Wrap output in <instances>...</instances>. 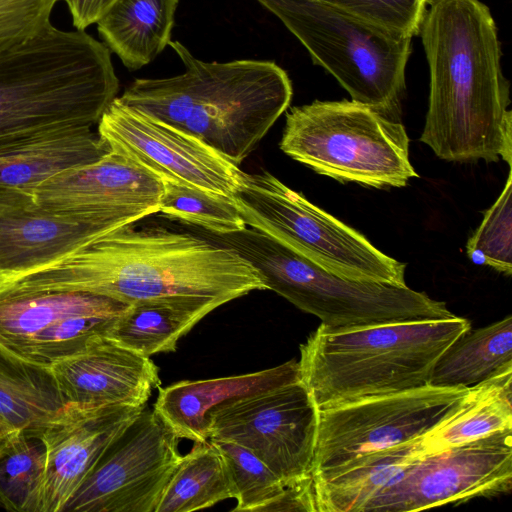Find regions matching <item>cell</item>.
Masks as SVG:
<instances>
[{
	"label": "cell",
	"mask_w": 512,
	"mask_h": 512,
	"mask_svg": "<svg viewBox=\"0 0 512 512\" xmlns=\"http://www.w3.org/2000/svg\"><path fill=\"white\" fill-rule=\"evenodd\" d=\"M512 429V368L469 388L460 407L421 438L423 454Z\"/></svg>",
	"instance_id": "26"
},
{
	"label": "cell",
	"mask_w": 512,
	"mask_h": 512,
	"mask_svg": "<svg viewBox=\"0 0 512 512\" xmlns=\"http://www.w3.org/2000/svg\"><path fill=\"white\" fill-rule=\"evenodd\" d=\"M11 430H9L5 425H3L1 422H0V440L5 436L7 435L8 433H10Z\"/></svg>",
	"instance_id": "36"
},
{
	"label": "cell",
	"mask_w": 512,
	"mask_h": 512,
	"mask_svg": "<svg viewBox=\"0 0 512 512\" xmlns=\"http://www.w3.org/2000/svg\"><path fill=\"white\" fill-rule=\"evenodd\" d=\"M159 212L205 231L225 234L247 227L233 198L162 180Z\"/></svg>",
	"instance_id": "30"
},
{
	"label": "cell",
	"mask_w": 512,
	"mask_h": 512,
	"mask_svg": "<svg viewBox=\"0 0 512 512\" xmlns=\"http://www.w3.org/2000/svg\"><path fill=\"white\" fill-rule=\"evenodd\" d=\"M127 304L85 292L0 296V345L49 366L108 334Z\"/></svg>",
	"instance_id": "16"
},
{
	"label": "cell",
	"mask_w": 512,
	"mask_h": 512,
	"mask_svg": "<svg viewBox=\"0 0 512 512\" xmlns=\"http://www.w3.org/2000/svg\"><path fill=\"white\" fill-rule=\"evenodd\" d=\"M201 230L202 236L246 259L259 272L266 289L318 317L325 327L342 329L455 316L445 302L407 285L335 274L257 229L247 226L225 234Z\"/></svg>",
	"instance_id": "6"
},
{
	"label": "cell",
	"mask_w": 512,
	"mask_h": 512,
	"mask_svg": "<svg viewBox=\"0 0 512 512\" xmlns=\"http://www.w3.org/2000/svg\"><path fill=\"white\" fill-rule=\"evenodd\" d=\"M233 199L248 227L350 279L406 285V264L267 171L243 173Z\"/></svg>",
	"instance_id": "9"
},
{
	"label": "cell",
	"mask_w": 512,
	"mask_h": 512,
	"mask_svg": "<svg viewBox=\"0 0 512 512\" xmlns=\"http://www.w3.org/2000/svg\"><path fill=\"white\" fill-rule=\"evenodd\" d=\"M390 31L419 35L430 0H319Z\"/></svg>",
	"instance_id": "33"
},
{
	"label": "cell",
	"mask_w": 512,
	"mask_h": 512,
	"mask_svg": "<svg viewBox=\"0 0 512 512\" xmlns=\"http://www.w3.org/2000/svg\"><path fill=\"white\" fill-rule=\"evenodd\" d=\"M67 4L76 30L96 24L117 0H62Z\"/></svg>",
	"instance_id": "35"
},
{
	"label": "cell",
	"mask_w": 512,
	"mask_h": 512,
	"mask_svg": "<svg viewBox=\"0 0 512 512\" xmlns=\"http://www.w3.org/2000/svg\"><path fill=\"white\" fill-rule=\"evenodd\" d=\"M279 147L316 173L343 183L404 187L418 177L398 116L353 100H315L291 108Z\"/></svg>",
	"instance_id": "7"
},
{
	"label": "cell",
	"mask_w": 512,
	"mask_h": 512,
	"mask_svg": "<svg viewBox=\"0 0 512 512\" xmlns=\"http://www.w3.org/2000/svg\"><path fill=\"white\" fill-rule=\"evenodd\" d=\"M46 469L40 435L14 430L0 440V505L15 512H39Z\"/></svg>",
	"instance_id": "29"
},
{
	"label": "cell",
	"mask_w": 512,
	"mask_h": 512,
	"mask_svg": "<svg viewBox=\"0 0 512 512\" xmlns=\"http://www.w3.org/2000/svg\"><path fill=\"white\" fill-rule=\"evenodd\" d=\"M468 390L429 384L319 410L312 478L323 479L362 455L422 438L460 407Z\"/></svg>",
	"instance_id": "10"
},
{
	"label": "cell",
	"mask_w": 512,
	"mask_h": 512,
	"mask_svg": "<svg viewBox=\"0 0 512 512\" xmlns=\"http://www.w3.org/2000/svg\"><path fill=\"white\" fill-rule=\"evenodd\" d=\"M318 417L319 410L299 379L213 412L209 440L246 448L289 485L312 477Z\"/></svg>",
	"instance_id": "12"
},
{
	"label": "cell",
	"mask_w": 512,
	"mask_h": 512,
	"mask_svg": "<svg viewBox=\"0 0 512 512\" xmlns=\"http://www.w3.org/2000/svg\"><path fill=\"white\" fill-rule=\"evenodd\" d=\"M179 0H117L96 23L103 43L129 70L152 62L171 41Z\"/></svg>",
	"instance_id": "23"
},
{
	"label": "cell",
	"mask_w": 512,
	"mask_h": 512,
	"mask_svg": "<svg viewBox=\"0 0 512 512\" xmlns=\"http://www.w3.org/2000/svg\"><path fill=\"white\" fill-rule=\"evenodd\" d=\"M144 407L66 403L45 427L39 512H62L114 439Z\"/></svg>",
	"instance_id": "17"
},
{
	"label": "cell",
	"mask_w": 512,
	"mask_h": 512,
	"mask_svg": "<svg viewBox=\"0 0 512 512\" xmlns=\"http://www.w3.org/2000/svg\"><path fill=\"white\" fill-rule=\"evenodd\" d=\"M97 132L111 151L123 154L162 180L233 198L244 171L198 138L165 124L115 97Z\"/></svg>",
	"instance_id": "15"
},
{
	"label": "cell",
	"mask_w": 512,
	"mask_h": 512,
	"mask_svg": "<svg viewBox=\"0 0 512 512\" xmlns=\"http://www.w3.org/2000/svg\"><path fill=\"white\" fill-rule=\"evenodd\" d=\"M469 258L507 276L512 274V170L495 203L467 241Z\"/></svg>",
	"instance_id": "32"
},
{
	"label": "cell",
	"mask_w": 512,
	"mask_h": 512,
	"mask_svg": "<svg viewBox=\"0 0 512 512\" xmlns=\"http://www.w3.org/2000/svg\"><path fill=\"white\" fill-rule=\"evenodd\" d=\"M60 0H0V52L34 37L48 27Z\"/></svg>",
	"instance_id": "34"
},
{
	"label": "cell",
	"mask_w": 512,
	"mask_h": 512,
	"mask_svg": "<svg viewBox=\"0 0 512 512\" xmlns=\"http://www.w3.org/2000/svg\"><path fill=\"white\" fill-rule=\"evenodd\" d=\"M471 329L453 316L334 329L300 346V380L318 410L429 385L446 349Z\"/></svg>",
	"instance_id": "5"
},
{
	"label": "cell",
	"mask_w": 512,
	"mask_h": 512,
	"mask_svg": "<svg viewBox=\"0 0 512 512\" xmlns=\"http://www.w3.org/2000/svg\"><path fill=\"white\" fill-rule=\"evenodd\" d=\"M162 179L133 159L109 151L29 191L43 207L72 212L147 208L159 212Z\"/></svg>",
	"instance_id": "19"
},
{
	"label": "cell",
	"mask_w": 512,
	"mask_h": 512,
	"mask_svg": "<svg viewBox=\"0 0 512 512\" xmlns=\"http://www.w3.org/2000/svg\"><path fill=\"white\" fill-rule=\"evenodd\" d=\"M223 304L218 299L197 296L135 302L119 314L107 336L145 357L174 352L180 338Z\"/></svg>",
	"instance_id": "22"
},
{
	"label": "cell",
	"mask_w": 512,
	"mask_h": 512,
	"mask_svg": "<svg viewBox=\"0 0 512 512\" xmlns=\"http://www.w3.org/2000/svg\"><path fill=\"white\" fill-rule=\"evenodd\" d=\"M421 438L362 455L323 479L314 480L316 512H361L419 455Z\"/></svg>",
	"instance_id": "24"
},
{
	"label": "cell",
	"mask_w": 512,
	"mask_h": 512,
	"mask_svg": "<svg viewBox=\"0 0 512 512\" xmlns=\"http://www.w3.org/2000/svg\"><path fill=\"white\" fill-rule=\"evenodd\" d=\"M512 488V429L421 454L361 512L420 511Z\"/></svg>",
	"instance_id": "13"
},
{
	"label": "cell",
	"mask_w": 512,
	"mask_h": 512,
	"mask_svg": "<svg viewBox=\"0 0 512 512\" xmlns=\"http://www.w3.org/2000/svg\"><path fill=\"white\" fill-rule=\"evenodd\" d=\"M66 402L144 407L161 381L150 357L129 350L106 335L49 365Z\"/></svg>",
	"instance_id": "18"
},
{
	"label": "cell",
	"mask_w": 512,
	"mask_h": 512,
	"mask_svg": "<svg viewBox=\"0 0 512 512\" xmlns=\"http://www.w3.org/2000/svg\"><path fill=\"white\" fill-rule=\"evenodd\" d=\"M300 379L298 361L262 371L216 379L180 381L159 388L154 411L179 438L209 440L211 415L241 398Z\"/></svg>",
	"instance_id": "20"
},
{
	"label": "cell",
	"mask_w": 512,
	"mask_h": 512,
	"mask_svg": "<svg viewBox=\"0 0 512 512\" xmlns=\"http://www.w3.org/2000/svg\"><path fill=\"white\" fill-rule=\"evenodd\" d=\"M266 290L259 272L237 252L204 236L123 225L60 260L0 288V296L85 292L124 304L197 296L224 304Z\"/></svg>",
	"instance_id": "1"
},
{
	"label": "cell",
	"mask_w": 512,
	"mask_h": 512,
	"mask_svg": "<svg viewBox=\"0 0 512 512\" xmlns=\"http://www.w3.org/2000/svg\"><path fill=\"white\" fill-rule=\"evenodd\" d=\"M256 1L283 22L353 101L398 115L411 36L319 0Z\"/></svg>",
	"instance_id": "8"
},
{
	"label": "cell",
	"mask_w": 512,
	"mask_h": 512,
	"mask_svg": "<svg viewBox=\"0 0 512 512\" xmlns=\"http://www.w3.org/2000/svg\"><path fill=\"white\" fill-rule=\"evenodd\" d=\"M169 46L185 72L135 79L118 98L239 166L290 105L287 73L273 61L205 62L178 41Z\"/></svg>",
	"instance_id": "3"
},
{
	"label": "cell",
	"mask_w": 512,
	"mask_h": 512,
	"mask_svg": "<svg viewBox=\"0 0 512 512\" xmlns=\"http://www.w3.org/2000/svg\"><path fill=\"white\" fill-rule=\"evenodd\" d=\"M430 73L420 141L446 161L511 167L510 84L490 9L480 0H432L420 33Z\"/></svg>",
	"instance_id": "2"
},
{
	"label": "cell",
	"mask_w": 512,
	"mask_h": 512,
	"mask_svg": "<svg viewBox=\"0 0 512 512\" xmlns=\"http://www.w3.org/2000/svg\"><path fill=\"white\" fill-rule=\"evenodd\" d=\"M179 437L154 410L114 439L62 512H156L182 455Z\"/></svg>",
	"instance_id": "11"
},
{
	"label": "cell",
	"mask_w": 512,
	"mask_h": 512,
	"mask_svg": "<svg viewBox=\"0 0 512 512\" xmlns=\"http://www.w3.org/2000/svg\"><path fill=\"white\" fill-rule=\"evenodd\" d=\"M512 368V316L456 339L436 362L429 384L470 388Z\"/></svg>",
	"instance_id": "27"
},
{
	"label": "cell",
	"mask_w": 512,
	"mask_h": 512,
	"mask_svg": "<svg viewBox=\"0 0 512 512\" xmlns=\"http://www.w3.org/2000/svg\"><path fill=\"white\" fill-rule=\"evenodd\" d=\"M219 451L237 505L235 512H268L286 485L246 448L225 440H210Z\"/></svg>",
	"instance_id": "31"
},
{
	"label": "cell",
	"mask_w": 512,
	"mask_h": 512,
	"mask_svg": "<svg viewBox=\"0 0 512 512\" xmlns=\"http://www.w3.org/2000/svg\"><path fill=\"white\" fill-rule=\"evenodd\" d=\"M110 151L92 127H70L0 140V187L29 191Z\"/></svg>",
	"instance_id": "21"
},
{
	"label": "cell",
	"mask_w": 512,
	"mask_h": 512,
	"mask_svg": "<svg viewBox=\"0 0 512 512\" xmlns=\"http://www.w3.org/2000/svg\"><path fill=\"white\" fill-rule=\"evenodd\" d=\"M49 366L25 360L0 345V422L40 435L66 405Z\"/></svg>",
	"instance_id": "25"
},
{
	"label": "cell",
	"mask_w": 512,
	"mask_h": 512,
	"mask_svg": "<svg viewBox=\"0 0 512 512\" xmlns=\"http://www.w3.org/2000/svg\"><path fill=\"white\" fill-rule=\"evenodd\" d=\"M110 52L52 24L1 51L0 140L98 123L119 90Z\"/></svg>",
	"instance_id": "4"
},
{
	"label": "cell",
	"mask_w": 512,
	"mask_h": 512,
	"mask_svg": "<svg viewBox=\"0 0 512 512\" xmlns=\"http://www.w3.org/2000/svg\"><path fill=\"white\" fill-rule=\"evenodd\" d=\"M233 498L224 461L210 440L195 442L169 480L156 512H192Z\"/></svg>",
	"instance_id": "28"
},
{
	"label": "cell",
	"mask_w": 512,
	"mask_h": 512,
	"mask_svg": "<svg viewBox=\"0 0 512 512\" xmlns=\"http://www.w3.org/2000/svg\"><path fill=\"white\" fill-rule=\"evenodd\" d=\"M155 213L147 208L53 210L37 203L30 192L0 187V288Z\"/></svg>",
	"instance_id": "14"
}]
</instances>
